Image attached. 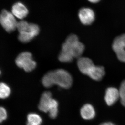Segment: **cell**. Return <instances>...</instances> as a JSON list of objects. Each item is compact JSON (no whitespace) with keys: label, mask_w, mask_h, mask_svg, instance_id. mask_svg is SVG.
<instances>
[{"label":"cell","mask_w":125,"mask_h":125,"mask_svg":"<svg viewBox=\"0 0 125 125\" xmlns=\"http://www.w3.org/2000/svg\"><path fill=\"white\" fill-rule=\"evenodd\" d=\"M84 48V45L79 42L77 36L70 34L62 44L58 59L62 62H71L74 58L81 57Z\"/></svg>","instance_id":"obj_1"},{"label":"cell","mask_w":125,"mask_h":125,"mask_svg":"<svg viewBox=\"0 0 125 125\" xmlns=\"http://www.w3.org/2000/svg\"><path fill=\"white\" fill-rule=\"evenodd\" d=\"M73 79L71 75L66 71L62 69L47 72L42 80L43 85L48 88L57 85L67 89L71 87Z\"/></svg>","instance_id":"obj_2"},{"label":"cell","mask_w":125,"mask_h":125,"mask_svg":"<svg viewBox=\"0 0 125 125\" xmlns=\"http://www.w3.org/2000/svg\"><path fill=\"white\" fill-rule=\"evenodd\" d=\"M15 63L20 68L25 71L30 72L36 66V63L32 60V54L29 52H23L18 55L15 60Z\"/></svg>","instance_id":"obj_3"},{"label":"cell","mask_w":125,"mask_h":125,"mask_svg":"<svg viewBox=\"0 0 125 125\" xmlns=\"http://www.w3.org/2000/svg\"><path fill=\"white\" fill-rule=\"evenodd\" d=\"M15 18L12 13L6 10L1 11L0 22L3 28L8 32H11L17 28L18 22Z\"/></svg>","instance_id":"obj_4"},{"label":"cell","mask_w":125,"mask_h":125,"mask_svg":"<svg viewBox=\"0 0 125 125\" xmlns=\"http://www.w3.org/2000/svg\"><path fill=\"white\" fill-rule=\"evenodd\" d=\"M112 48L118 60L125 62V34L118 36L114 39Z\"/></svg>","instance_id":"obj_5"},{"label":"cell","mask_w":125,"mask_h":125,"mask_svg":"<svg viewBox=\"0 0 125 125\" xmlns=\"http://www.w3.org/2000/svg\"><path fill=\"white\" fill-rule=\"evenodd\" d=\"M40 31V29L37 25L30 23L28 29L26 31L19 33L18 39L21 42L24 43L30 42L37 36Z\"/></svg>","instance_id":"obj_6"},{"label":"cell","mask_w":125,"mask_h":125,"mask_svg":"<svg viewBox=\"0 0 125 125\" xmlns=\"http://www.w3.org/2000/svg\"><path fill=\"white\" fill-rule=\"evenodd\" d=\"M78 16L81 23L85 25L92 24L95 19V14L92 9L83 7L80 10Z\"/></svg>","instance_id":"obj_7"},{"label":"cell","mask_w":125,"mask_h":125,"mask_svg":"<svg viewBox=\"0 0 125 125\" xmlns=\"http://www.w3.org/2000/svg\"><path fill=\"white\" fill-rule=\"evenodd\" d=\"M77 65L81 72L86 75H88L95 65L93 61L89 58L81 57L78 58Z\"/></svg>","instance_id":"obj_8"},{"label":"cell","mask_w":125,"mask_h":125,"mask_svg":"<svg viewBox=\"0 0 125 125\" xmlns=\"http://www.w3.org/2000/svg\"><path fill=\"white\" fill-rule=\"evenodd\" d=\"M11 13L16 18L22 20L28 15L29 10L23 3L18 2H16L12 6Z\"/></svg>","instance_id":"obj_9"},{"label":"cell","mask_w":125,"mask_h":125,"mask_svg":"<svg viewBox=\"0 0 125 125\" xmlns=\"http://www.w3.org/2000/svg\"><path fill=\"white\" fill-rule=\"evenodd\" d=\"M120 98L119 91L114 87H109L106 90L105 100L108 106H112Z\"/></svg>","instance_id":"obj_10"},{"label":"cell","mask_w":125,"mask_h":125,"mask_svg":"<svg viewBox=\"0 0 125 125\" xmlns=\"http://www.w3.org/2000/svg\"><path fill=\"white\" fill-rule=\"evenodd\" d=\"M52 99L51 92L48 91L43 92L41 96L38 106L39 110L45 113L48 112Z\"/></svg>","instance_id":"obj_11"},{"label":"cell","mask_w":125,"mask_h":125,"mask_svg":"<svg viewBox=\"0 0 125 125\" xmlns=\"http://www.w3.org/2000/svg\"><path fill=\"white\" fill-rule=\"evenodd\" d=\"M105 74V71L103 66H94L88 74L89 76L94 80L99 81L103 79Z\"/></svg>","instance_id":"obj_12"},{"label":"cell","mask_w":125,"mask_h":125,"mask_svg":"<svg viewBox=\"0 0 125 125\" xmlns=\"http://www.w3.org/2000/svg\"><path fill=\"white\" fill-rule=\"evenodd\" d=\"M80 113L82 118L84 120H91L95 115L94 108L92 105L90 104L84 105L81 109Z\"/></svg>","instance_id":"obj_13"},{"label":"cell","mask_w":125,"mask_h":125,"mask_svg":"<svg viewBox=\"0 0 125 125\" xmlns=\"http://www.w3.org/2000/svg\"><path fill=\"white\" fill-rule=\"evenodd\" d=\"M42 122V119L38 114L31 113L28 115L27 125H40Z\"/></svg>","instance_id":"obj_14"},{"label":"cell","mask_w":125,"mask_h":125,"mask_svg":"<svg viewBox=\"0 0 125 125\" xmlns=\"http://www.w3.org/2000/svg\"><path fill=\"white\" fill-rule=\"evenodd\" d=\"M58 103L54 99H52L49 106L48 112L49 116L52 119L56 118L58 113Z\"/></svg>","instance_id":"obj_15"},{"label":"cell","mask_w":125,"mask_h":125,"mask_svg":"<svg viewBox=\"0 0 125 125\" xmlns=\"http://www.w3.org/2000/svg\"><path fill=\"white\" fill-rule=\"evenodd\" d=\"M10 88L5 83H1L0 84V97L4 99L8 97L10 94Z\"/></svg>","instance_id":"obj_16"},{"label":"cell","mask_w":125,"mask_h":125,"mask_svg":"<svg viewBox=\"0 0 125 125\" xmlns=\"http://www.w3.org/2000/svg\"><path fill=\"white\" fill-rule=\"evenodd\" d=\"M30 23L24 20H21L18 22L17 25V29L19 33L24 32L28 29Z\"/></svg>","instance_id":"obj_17"},{"label":"cell","mask_w":125,"mask_h":125,"mask_svg":"<svg viewBox=\"0 0 125 125\" xmlns=\"http://www.w3.org/2000/svg\"><path fill=\"white\" fill-rule=\"evenodd\" d=\"M119 91L121 103L125 107V80L121 84Z\"/></svg>","instance_id":"obj_18"},{"label":"cell","mask_w":125,"mask_h":125,"mask_svg":"<svg viewBox=\"0 0 125 125\" xmlns=\"http://www.w3.org/2000/svg\"><path fill=\"white\" fill-rule=\"evenodd\" d=\"M7 117L6 110L4 107H1L0 108V121L1 123L6 120Z\"/></svg>","instance_id":"obj_19"},{"label":"cell","mask_w":125,"mask_h":125,"mask_svg":"<svg viewBox=\"0 0 125 125\" xmlns=\"http://www.w3.org/2000/svg\"><path fill=\"white\" fill-rule=\"evenodd\" d=\"M88 0L92 3H95L99 2L100 0Z\"/></svg>","instance_id":"obj_20"},{"label":"cell","mask_w":125,"mask_h":125,"mask_svg":"<svg viewBox=\"0 0 125 125\" xmlns=\"http://www.w3.org/2000/svg\"><path fill=\"white\" fill-rule=\"evenodd\" d=\"M100 125H115L113 123H111V122H106V123H104L101 124Z\"/></svg>","instance_id":"obj_21"}]
</instances>
